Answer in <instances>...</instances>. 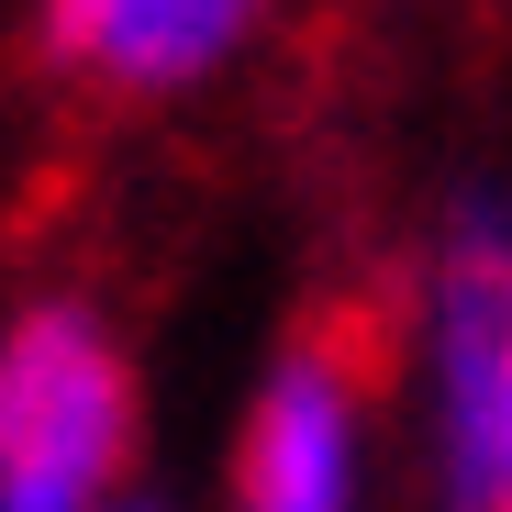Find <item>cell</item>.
Masks as SVG:
<instances>
[{"label": "cell", "mask_w": 512, "mask_h": 512, "mask_svg": "<svg viewBox=\"0 0 512 512\" xmlns=\"http://www.w3.org/2000/svg\"><path fill=\"white\" fill-rule=\"evenodd\" d=\"M423 468L435 512H512V223L468 190L423 279Z\"/></svg>", "instance_id": "cell-1"}, {"label": "cell", "mask_w": 512, "mask_h": 512, "mask_svg": "<svg viewBox=\"0 0 512 512\" xmlns=\"http://www.w3.org/2000/svg\"><path fill=\"white\" fill-rule=\"evenodd\" d=\"M134 457V368L101 312L34 301L0 334V512H101Z\"/></svg>", "instance_id": "cell-2"}, {"label": "cell", "mask_w": 512, "mask_h": 512, "mask_svg": "<svg viewBox=\"0 0 512 512\" xmlns=\"http://www.w3.org/2000/svg\"><path fill=\"white\" fill-rule=\"evenodd\" d=\"M368 501V357L346 334H290L245 401L234 512H357Z\"/></svg>", "instance_id": "cell-3"}, {"label": "cell", "mask_w": 512, "mask_h": 512, "mask_svg": "<svg viewBox=\"0 0 512 512\" xmlns=\"http://www.w3.org/2000/svg\"><path fill=\"white\" fill-rule=\"evenodd\" d=\"M268 0H45V56L78 90L112 101H179L256 34Z\"/></svg>", "instance_id": "cell-4"}, {"label": "cell", "mask_w": 512, "mask_h": 512, "mask_svg": "<svg viewBox=\"0 0 512 512\" xmlns=\"http://www.w3.org/2000/svg\"><path fill=\"white\" fill-rule=\"evenodd\" d=\"M101 512H145V501H101Z\"/></svg>", "instance_id": "cell-5"}]
</instances>
